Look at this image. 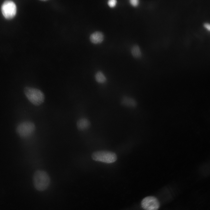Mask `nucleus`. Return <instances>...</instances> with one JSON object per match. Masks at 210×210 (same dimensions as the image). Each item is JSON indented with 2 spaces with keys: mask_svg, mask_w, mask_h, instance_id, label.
<instances>
[{
  "mask_svg": "<svg viewBox=\"0 0 210 210\" xmlns=\"http://www.w3.org/2000/svg\"><path fill=\"white\" fill-rule=\"evenodd\" d=\"M117 3L116 0H109L108 1L107 4L111 7H113L116 5Z\"/></svg>",
  "mask_w": 210,
  "mask_h": 210,
  "instance_id": "12",
  "label": "nucleus"
},
{
  "mask_svg": "<svg viewBox=\"0 0 210 210\" xmlns=\"http://www.w3.org/2000/svg\"><path fill=\"white\" fill-rule=\"evenodd\" d=\"M94 78L95 81L100 85H104L108 81L107 76L102 71L100 70H97L95 72Z\"/></svg>",
  "mask_w": 210,
  "mask_h": 210,
  "instance_id": "8",
  "label": "nucleus"
},
{
  "mask_svg": "<svg viewBox=\"0 0 210 210\" xmlns=\"http://www.w3.org/2000/svg\"><path fill=\"white\" fill-rule=\"evenodd\" d=\"M104 38L103 33L101 32L96 31L92 33L90 36V41L94 44L99 43L102 42Z\"/></svg>",
  "mask_w": 210,
  "mask_h": 210,
  "instance_id": "10",
  "label": "nucleus"
},
{
  "mask_svg": "<svg viewBox=\"0 0 210 210\" xmlns=\"http://www.w3.org/2000/svg\"><path fill=\"white\" fill-rule=\"evenodd\" d=\"M33 181L35 188L39 191H43L46 189L50 182L48 174L46 172L42 170H38L35 172Z\"/></svg>",
  "mask_w": 210,
  "mask_h": 210,
  "instance_id": "1",
  "label": "nucleus"
},
{
  "mask_svg": "<svg viewBox=\"0 0 210 210\" xmlns=\"http://www.w3.org/2000/svg\"><path fill=\"white\" fill-rule=\"evenodd\" d=\"M92 158L95 161L106 163H113L117 159V155L115 153L107 150L94 152L92 154Z\"/></svg>",
  "mask_w": 210,
  "mask_h": 210,
  "instance_id": "4",
  "label": "nucleus"
},
{
  "mask_svg": "<svg viewBox=\"0 0 210 210\" xmlns=\"http://www.w3.org/2000/svg\"><path fill=\"white\" fill-rule=\"evenodd\" d=\"M141 206L144 210H158L160 204L158 200L153 196H148L141 202Z\"/></svg>",
  "mask_w": 210,
  "mask_h": 210,
  "instance_id": "6",
  "label": "nucleus"
},
{
  "mask_svg": "<svg viewBox=\"0 0 210 210\" xmlns=\"http://www.w3.org/2000/svg\"><path fill=\"white\" fill-rule=\"evenodd\" d=\"M24 92L29 101L34 105H40L44 101V94L39 89L26 87L24 88Z\"/></svg>",
  "mask_w": 210,
  "mask_h": 210,
  "instance_id": "2",
  "label": "nucleus"
},
{
  "mask_svg": "<svg viewBox=\"0 0 210 210\" xmlns=\"http://www.w3.org/2000/svg\"><path fill=\"white\" fill-rule=\"evenodd\" d=\"M130 2L132 5L136 6L138 4L139 1L138 0H130Z\"/></svg>",
  "mask_w": 210,
  "mask_h": 210,
  "instance_id": "13",
  "label": "nucleus"
},
{
  "mask_svg": "<svg viewBox=\"0 0 210 210\" xmlns=\"http://www.w3.org/2000/svg\"><path fill=\"white\" fill-rule=\"evenodd\" d=\"M77 127L80 130H84L88 129L90 126V122L88 119L85 117L79 118L77 122Z\"/></svg>",
  "mask_w": 210,
  "mask_h": 210,
  "instance_id": "9",
  "label": "nucleus"
},
{
  "mask_svg": "<svg viewBox=\"0 0 210 210\" xmlns=\"http://www.w3.org/2000/svg\"><path fill=\"white\" fill-rule=\"evenodd\" d=\"M203 25L207 29L210 31V23L207 22H206L204 23Z\"/></svg>",
  "mask_w": 210,
  "mask_h": 210,
  "instance_id": "14",
  "label": "nucleus"
},
{
  "mask_svg": "<svg viewBox=\"0 0 210 210\" xmlns=\"http://www.w3.org/2000/svg\"><path fill=\"white\" fill-rule=\"evenodd\" d=\"M132 55L135 58H139L141 56V51L139 46L137 44L134 45L131 48Z\"/></svg>",
  "mask_w": 210,
  "mask_h": 210,
  "instance_id": "11",
  "label": "nucleus"
},
{
  "mask_svg": "<svg viewBox=\"0 0 210 210\" xmlns=\"http://www.w3.org/2000/svg\"><path fill=\"white\" fill-rule=\"evenodd\" d=\"M35 126L32 122L26 121L19 123L16 127V131L21 138L26 139L31 136L35 130Z\"/></svg>",
  "mask_w": 210,
  "mask_h": 210,
  "instance_id": "3",
  "label": "nucleus"
},
{
  "mask_svg": "<svg viewBox=\"0 0 210 210\" xmlns=\"http://www.w3.org/2000/svg\"><path fill=\"white\" fill-rule=\"evenodd\" d=\"M1 10L4 17L8 19H11L16 14V6L13 1H6L2 5Z\"/></svg>",
  "mask_w": 210,
  "mask_h": 210,
  "instance_id": "5",
  "label": "nucleus"
},
{
  "mask_svg": "<svg viewBox=\"0 0 210 210\" xmlns=\"http://www.w3.org/2000/svg\"><path fill=\"white\" fill-rule=\"evenodd\" d=\"M120 102L123 106L131 108H136L138 105V101L135 98L128 96H123Z\"/></svg>",
  "mask_w": 210,
  "mask_h": 210,
  "instance_id": "7",
  "label": "nucleus"
}]
</instances>
